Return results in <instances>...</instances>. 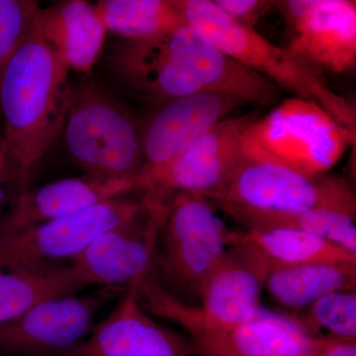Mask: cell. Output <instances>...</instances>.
I'll use <instances>...</instances> for the list:
<instances>
[{
    "instance_id": "cell-15",
    "label": "cell",
    "mask_w": 356,
    "mask_h": 356,
    "mask_svg": "<svg viewBox=\"0 0 356 356\" xmlns=\"http://www.w3.org/2000/svg\"><path fill=\"white\" fill-rule=\"evenodd\" d=\"M137 286V285H136ZM129 288L111 313L70 351L74 356H189V339L154 322Z\"/></svg>"
},
{
    "instance_id": "cell-23",
    "label": "cell",
    "mask_w": 356,
    "mask_h": 356,
    "mask_svg": "<svg viewBox=\"0 0 356 356\" xmlns=\"http://www.w3.org/2000/svg\"><path fill=\"white\" fill-rule=\"evenodd\" d=\"M291 317L312 339L355 341L356 292L330 293Z\"/></svg>"
},
{
    "instance_id": "cell-7",
    "label": "cell",
    "mask_w": 356,
    "mask_h": 356,
    "mask_svg": "<svg viewBox=\"0 0 356 356\" xmlns=\"http://www.w3.org/2000/svg\"><path fill=\"white\" fill-rule=\"evenodd\" d=\"M355 139L317 102L288 98L245 130L243 152L308 177L327 175Z\"/></svg>"
},
{
    "instance_id": "cell-29",
    "label": "cell",
    "mask_w": 356,
    "mask_h": 356,
    "mask_svg": "<svg viewBox=\"0 0 356 356\" xmlns=\"http://www.w3.org/2000/svg\"><path fill=\"white\" fill-rule=\"evenodd\" d=\"M62 356H74V355H72V353H67V355H62Z\"/></svg>"
},
{
    "instance_id": "cell-18",
    "label": "cell",
    "mask_w": 356,
    "mask_h": 356,
    "mask_svg": "<svg viewBox=\"0 0 356 356\" xmlns=\"http://www.w3.org/2000/svg\"><path fill=\"white\" fill-rule=\"evenodd\" d=\"M35 30L60 54L70 69L89 74L102 53L106 28L95 6L67 0L41 8Z\"/></svg>"
},
{
    "instance_id": "cell-13",
    "label": "cell",
    "mask_w": 356,
    "mask_h": 356,
    "mask_svg": "<svg viewBox=\"0 0 356 356\" xmlns=\"http://www.w3.org/2000/svg\"><path fill=\"white\" fill-rule=\"evenodd\" d=\"M290 27L288 50L304 64L341 74L356 67V2L351 0L276 1Z\"/></svg>"
},
{
    "instance_id": "cell-5",
    "label": "cell",
    "mask_w": 356,
    "mask_h": 356,
    "mask_svg": "<svg viewBox=\"0 0 356 356\" xmlns=\"http://www.w3.org/2000/svg\"><path fill=\"white\" fill-rule=\"evenodd\" d=\"M62 134L67 156L84 175L130 182L139 189L145 166L142 130L113 95L92 81L72 86Z\"/></svg>"
},
{
    "instance_id": "cell-21",
    "label": "cell",
    "mask_w": 356,
    "mask_h": 356,
    "mask_svg": "<svg viewBox=\"0 0 356 356\" xmlns=\"http://www.w3.org/2000/svg\"><path fill=\"white\" fill-rule=\"evenodd\" d=\"M95 7L106 31L124 40L149 38L187 25L175 0H102Z\"/></svg>"
},
{
    "instance_id": "cell-16",
    "label": "cell",
    "mask_w": 356,
    "mask_h": 356,
    "mask_svg": "<svg viewBox=\"0 0 356 356\" xmlns=\"http://www.w3.org/2000/svg\"><path fill=\"white\" fill-rule=\"evenodd\" d=\"M268 268L247 248L228 247L201 286L195 306L203 320L232 325L250 320L261 310Z\"/></svg>"
},
{
    "instance_id": "cell-10",
    "label": "cell",
    "mask_w": 356,
    "mask_h": 356,
    "mask_svg": "<svg viewBox=\"0 0 356 356\" xmlns=\"http://www.w3.org/2000/svg\"><path fill=\"white\" fill-rule=\"evenodd\" d=\"M254 119L247 115L219 122L172 163L143 175L139 191L146 202L165 207L178 192L214 200L242 158L245 130Z\"/></svg>"
},
{
    "instance_id": "cell-19",
    "label": "cell",
    "mask_w": 356,
    "mask_h": 356,
    "mask_svg": "<svg viewBox=\"0 0 356 356\" xmlns=\"http://www.w3.org/2000/svg\"><path fill=\"white\" fill-rule=\"evenodd\" d=\"M228 247L247 248L268 268L310 264H356V254L292 229L232 231Z\"/></svg>"
},
{
    "instance_id": "cell-2",
    "label": "cell",
    "mask_w": 356,
    "mask_h": 356,
    "mask_svg": "<svg viewBox=\"0 0 356 356\" xmlns=\"http://www.w3.org/2000/svg\"><path fill=\"white\" fill-rule=\"evenodd\" d=\"M70 70L33 27L0 70L2 137L28 170L63 132L72 96Z\"/></svg>"
},
{
    "instance_id": "cell-22",
    "label": "cell",
    "mask_w": 356,
    "mask_h": 356,
    "mask_svg": "<svg viewBox=\"0 0 356 356\" xmlns=\"http://www.w3.org/2000/svg\"><path fill=\"white\" fill-rule=\"evenodd\" d=\"M70 266L47 273L0 270V325L42 302L83 289Z\"/></svg>"
},
{
    "instance_id": "cell-12",
    "label": "cell",
    "mask_w": 356,
    "mask_h": 356,
    "mask_svg": "<svg viewBox=\"0 0 356 356\" xmlns=\"http://www.w3.org/2000/svg\"><path fill=\"white\" fill-rule=\"evenodd\" d=\"M165 211L149 209L133 221L103 232L69 266L84 288L136 286L156 267Z\"/></svg>"
},
{
    "instance_id": "cell-3",
    "label": "cell",
    "mask_w": 356,
    "mask_h": 356,
    "mask_svg": "<svg viewBox=\"0 0 356 356\" xmlns=\"http://www.w3.org/2000/svg\"><path fill=\"white\" fill-rule=\"evenodd\" d=\"M175 3L187 24L203 34L222 53L278 88L317 102L355 139V107L287 48L271 43L254 28L238 24L213 0H175Z\"/></svg>"
},
{
    "instance_id": "cell-8",
    "label": "cell",
    "mask_w": 356,
    "mask_h": 356,
    "mask_svg": "<svg viewBox=\"0 0 356 356\" xmlns=\"http://www.w3.org/2000/svg\"><path fill=\"white\" fill-rule=\"evenodd\" d=\"M229 232L209 199L173 194L166 203L156 257L166 290L177 298H199L204 280L228 248Z\"/></svg>"
},
{
    "instance_id": "cell-6",
    "label": "cell",
    "mask_w": 356,
    "mask_h": 356,
    "mask_svg": "<svg viewBox=\"0 0 356 356\" xmlns=\"http://www.w3.org/2000/svg\"><path fill=\"white\" fill-rule=\"evenodd\" d=\"M212 202L247 229L270 218L310 209L356 212L355 192L343 177L327 173L308 177L243 151Z\"/></svg>"
},
{
    "instance_id": "cell-4",
    "label": "cell",
    "mask_w": 356,
    "mask_h": 356,
    "mask_svg": "<svg viewBox=\"0 0 356 356\" xmlns=\"http://www.w3.org/2000/svg\"><path fill=\"white\" fill-rule=\"evenodd\" d=\"M137 297L147 314L184 327L196 355L316 356L330 341L312 339L291 316L264 309L238 324L208 322L198 315L195 306L168 292L154 273L137 285Z\"/></svg>"
},
{
    "instance_id": "cell-9",
    "label": "cell",
    "mask_w": 356,
    "mask_h": 356,
    "mask_svg": "<svg viewBox=\"0 0 356 356\" xmlns=\"http://www.w3.org/2000/svg\"><path fill=\"white\" fill-rule=\"evenodd\" d=\"M140 201L123 196L72 216L0 235V270L47 273L69 266L93 238L107 229L142 216Z\"/></svg>"
},
{
    "instance_id": "cell-1",
    "label": "cell",
    "mask_w": 356,
    "mask_h": 356,
    "mask_svg": "<svg viewBox=\"0 0 356 356\" xmlns=\"http://www.w3.org/2000/svg\"><path fill=\"white\" fill-rule=\"evenodd\" d=\"M107 65L124 88L159 106L197 93L267 104L280 90L188 24L149 38L122 39L107 55Z\"/></svg>"
},
{
    "instance_id": "cell-26",
    "label": "cell",
    "mask_w": 356,
    "mask_h": 356,
    "mask_svg": "<svg viewBox=\"0 0 356 356\" xmlns=\"http://www.w3.org/2000/svg\"><path fill=\"white\" fill-rule=\"evenodd\" d=\"M31 170L14 156L0 135V218L17 203L30 186Z\"/></svg>"
},
{
    "instance_id": "cell-20",
    "label": "cell",
    "mask_w": 356,
    "mask_h": 356,
    "mask_svg": "<svg viewBox=\"0 0 356 356\" xmlns=\"http://www.w3.org/2000/svg\"><path fill=\"white\" fill-rule=\"evenodd\" d=\"M356 264H310L274 268L266 281L267 292L283 308L303 310L330 293L355 291Z\"/></svg>"
},
{
    "instance_id": "cell-17",
    "label": "cell",
    "mask_w": 356,
    "mask_h": 356,
    "mask_svg": "<svg viewBox=\"0 0 356 356\" xmlns=\"http://www.w3.org/2000/svg\"><path fill=\"white\" fill-rule=\"evenodd\" d=\"M130 182L102 181L86 177L65 178L32 188L0 218V235L72 216L133 191Z\"/></svg>"
},
{
    "instance_id": "cell-11",
    "label": "cell",
    "mask_w": 356,
    "mask_h": 356,
    "mask_svg": "<svg viewBox=\"0 0 356 356\" xmlns=\"http://www.w3.org/2000/svg\"><path fill=\"white\" fill-rule=\"evenodd\" d=\"M127 290L102 287L81 296L74 294L42 302L0 325V355H67L88 337L103 307Z\"/></svg>"
},
{
    "instance_id": "cell-14",
    "label": "cell",
    "mask_w": 356,
    "mask_h": 356,
    "mask_svg": "<svg viewBox=\"0 0 356 356\" xmlns=\"http://www.w3.org/2000/svg\"><path fill=\"white\" fill-rule=\"evenodd\" d=\"M243 104L247 103L233 96L197 93L161 105L142 130V175L172 163Z\"/></svg>"
},
{
    "instance_id": "cell-24",
    "label": "cell",
    "mask_w": 356,
    "mask_h": 356,
    "mask_svg": "<svg viewBox=\"0 0 356 356\" xmlns=\"http://www.w3.org/2000/svg\"><path fill=\"white\" fill-rule=\"evenodd\" d=\"M292 229L305 232L356 254L355 215L336 209H310L281 215L257 229Z\"/></svg>"
},
{
    "instance_id": "cell-28",
    "label": "cell",
    "mask_w": 356,
    "mask_h": 356,
    "mask_svg": "<svg viewBox=\"0 0 356 356\" xmlns=\"http://www.w3.org/2000/svg\"><path fill=\"white\" fill-rule=\"evenodd\" d=\"M316 356H356L355 341L330 339Z\"/></svg>"
},
{
    "instance_id": "cell-25",
    "label": "cell",
    "mask_w": 356,
    "mask_h": 356,
    "mask_svg": "<svg viewBox=\"0 0 356 356\" xmlns=\"http://www.w3.org/2000/svg\"><path fill=\"white\" fill-rule=\"evenodd\" d=\"M40 9L32 0H0V70L34 27Z\"/></svg>"
},
{
    "instance_id": "cell-27",
    "label": "cell",
    "mask_w": 356,
    "mask_h": 356,
    "mask_svg": "<svg viewBox=\"0 0 356 356\" xmlns=\"http://www.w3.org/2000/svg\"><path fill=\"white\" fill-rule=\"evenodd\" d=\"M215 4L238 24L254 28L276 1L266 0H213Z\"/></svg>"
}]
</instances>
